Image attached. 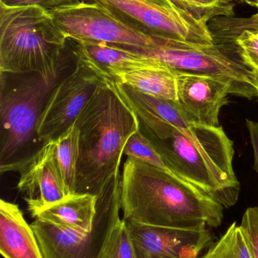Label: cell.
Segmentation results:
<instances>
[{"instance_id": "9c48e42d", "label": "cell", "mask_w": 258, "mask_h": 258, "mask_svg": "<svg viewBox=\"0 0 258 258\" xmlns=\"http://www.w3.org/2000/svg\"><path fill=\"white\" fill-rule=\"evenodd\" d=\"M48 12L73 42H106L142 51L156 46L159 38L132 28L96 3L80 1Z\"/></svg>"}, {"instance_id": "8992f818", "label": "cell", "mask_w": 258, "mask_h": 258, "mask_svg": "<svg viewBox=\"0 0 258 258\" xmlns=\"http://www.w3.org/2000/svg\"><path fill=\"white\" fill-rule=\"evenodd\" d=\"M134 112L139 119L141 133L176 177L193 185L225 209L237 203L239 199L223 186L202 153L178 128L154 115Z\"/></svg>"}, {"instance_id": "d6986e66", "label": "cell", "mask_w": 258, "mask_h": 258, "mask_svg": "<svg viewBox=\"0 0 258 258\" xmlns=\"http://www.w3.org/2000/svg\"><path fill=\"white\" fill-rule=\"evenodd\" d=\"M247 3L258 9V3L254 1ZM208 26L215 45L233 50L235 40L243 32L250 31L258 34V12L249 18L233 16L215 18L208 23Z\"/></svg>"}, {"instance_id": "7c38bea8", "label": "cell", "mask_w": 258, "mask_h": 258, "mask_svg": "<svg viewBox=\"0 0 258 258\" xmlns=\"http://www.w3.org/2000/svg\"><path fill=\"white\" fill-rule=\"evenodd\" d=\"M55 141L44 144L18 171L17 188L31 215L69 195L55 154Z\"/></svg>"}, {"instance_id": "5b68a950", "label": "cell", "mask_w": 258, "mask_h": 258, "mask_svg": "<svg viewBox=\"0 0 258 258\" xmlns=\"http://www.w3.org/2000/svg\"><path fill=\"white\" fill-rule=\"evenodd\" d=\"M121 175L98 197L92 229L78 232L35 219L32 228L44 258H107L121 219Z\"/></svg>"}, {"instance_id": "2e32d148", "label": "cell", "mask_w": 258, "mask_h": 258, "mask_svg": "<svg viewBox=\"0 0 258 258\" xmlns=\"http://www.w3.org/2000/svg\"><path fill=\"white\" fill-rule=\"evenodd\" d=\"M97 201L98 197L92 194H71L32 217L68 230L88 232L95 221Z\"/></svg>"}, {"instance_id": "ffe728a7", "label": "cell", "mask_w": 258, "mask_h": 258, "mask_svg": "<svg viewBox=\"0 0 258 258\" xmlns=\"http://www.w3.org/2000/svg\"><path fill=\"white\" fill-rule=\"evenodd\" d=\"M200 258H253L240 225L233 223Z\"/></svg>"}, {"instance_id": "83f0119b", "label": "cell", "mask_w": 258, "mask_h": 258, "mask_svg": "<svg viewBox=\"0 0 258 258\" xmlns=\"http://www.w3.org/2000/svg\"><path fill=\"white\" fill-rule=\"evenodd\" d=\"M252 71V84L255 90L257 91L258 97V70H251Z\"/></svg>"}, {"instance_id": "30bf717a", "label": "cell", "mask_w": 258, "mask_h": 258, "mask_svg": "<svg viewBox=\"0 0 258 258\" xmlns=\"http://www.w3.org/2000/svg\"><path fill=\"white\" fill-rule=\"evenodd\" d=\"M74 54L75 70L53 89L39 119L37 134L42 145L57 139L73 126L100 84L111 80L87 59Z\"/></svg>"}, {"instance_id": "9a60e30c", "label": "cell", "mask_w": 258, "mask_h": 258, "mask_svg": "<svg viewBox=\"0 0 258 258\" xmlns=\"http://www.w3.org/2000/svg\"><path fill=\"white\" fill-rule=\"evenodd\" d=\"M0 253L4 258H44L19 206L4 200L0 201Z\"/></svg>"}, {"instance_id": "d4e9b609", "label": "cell", "mask_w": 258, "mask_h": 258, "mask_svg": "<svg viewBox=\"0 0 258 258\" xmlns=\"http://www.w3.org/2000/svg\"><path fill=\"white\" fill-rule=\"evenodd\" d=\"M80 0H0L7 6H39L47 11L79 3Z\"/></svg>"}, {"instance_id": "6da1fadb", "label": "cell", "mask_w": 258, "mask_h": 258, "mask_svg": "<svg viewBox=\"0 0 258 258\" xmlns=\"http://www.w3.org/2000/svg\"><path fill=\"white\" fill-rule=\"evenodd\" d=\"M123 219L143 225L198 230L218 227L224 206L193 185L127 158L120 181Z\"/></svg>"}, {"instance_id": "e0dca14e", "label": "cell", "mask_w": 258, "mask_h": 258, "mask_svg": "<svg viewBox=\"0 0 258 258\" xmlns=\"http://www.w3.org/2000/svg\"><path fill=\"white\" fill-rule=\"evenodd\" d=\"M114 80L142 93L177 101V73L167 67L120 73Z\"/></svg>"}, {"instance_id": "277c9868", "label": "cell", "mask_w": 258, "mask_h": 258, "mask_svg": "<svg viewBox=\"0 0 258 258\" xmlns=\"http://www.w3.org/2000/svg\"><path fill=\"white\" fill-rule=\"evenodd\" d=\"M59 79L39 74L0 73V171H18L42 144L41 115Z\"/></svg>"}, {"instance_id": "7402d4cb", "label": "cell", "mask_w": 258, "mask_h": 258, "mask_svg": "<svg viewBox=\"0 0 258 258\" xmlns=\"http://www.w3.org/2000/svg\"><path fill=\"white\" fill-rule=\"evenodd\" d=\"M233 47L245 66L251 70H258V36L245 31L235 40Z\"/></svg>"}, {"instance_id": "ac0fdd59", "label": "cell", "mask_w": 258, "mask_h": 258, "mask_svg": "<svg viewBox=\"0 0 258 258\" xmlns=\"http://www.w3.org/2000/svg\"><path fill=\"white\" fill-rule=\"evenodd\" d=\"M55 154L68 194H75L77 165L80 158L79 131L75 125L55 140Z\"/></svg>"}, {"instance_id": "cb8c5ba5", "label": "cell", "mask_w": 258, "mask_h": 258, "mask_svg": "<svg viewBox=\"0 0 258 258\" xmlns=\"http://www.w3.org/2000/svg\"><path fill=\"white\" fill-rule=\"evenodd\" d=\"M253 258H258V206L246 209L240 224Z\"/></svg>"}, {"instance_id": "603a6c76", "label": "cell", "mask_w": 258, "mask_h": 258, "mask_svg": "<svg viewBox=\"0 0 258 258\" xmlns=\"http://www.w3.org/2000/svg\"><path fill=\"white\" fill-rule=\"evenodd\" d=\"M107 258H136L127 223L123 218L114 236Z\"/></svg>"}, {"instance_id": "f546056e", "label": "cell", "mask_w": 258, "mask_h": 258, "mask_svg": "<svg viewBox=\"0 0 258 258\" xmlns=\"http://www.w3.org/2000/svg\"><path fill=\"white\" fill-rule=\"evenodd\" d=\"M257 36H258V34H257Z\"/></svg>"}, {"instance_id": "4316f807", "label": "cell", "mask_w": 258, "mask_h": 258, "mask_svg": "<svg viewBox=\"0 0 258 258\" xmlns=\"http://www.w3.org/2000/svg\"><path fill=\"white\" fill-rule=\"evenodd\" d=\"M145 1L149 2V3H154V4L159 5V6H174V3H173L171 0H145Z\"/></svg>"}, {"instance_id": "7a4b0ae2", "label": "cell", "mask_w": 258, "mask_h": 258, "mask_svg": "<svg viewBox=\"0 0 258 258\" xmlns=\"http://www.w3.org/2000/svg\"><path fill=\"white\" fill-rule=\"evenodd\" d=\"M80 158L75 194L101 195L120 174L124 150L138 132L137 115L115 80H106L76 120Z\"/></svg>"}, {"instance_id": "ba28073f", "label": "cell", "mask_w": 258, "mask_h": 258, "mask_svg": "<svg viewBox=\"0 0 258 258\" xmlns=\"http://www.w3.org/2000/svg\"><path fill=\"white\" fill-rule=\"evenodd\" d=\"M96 3L132 28L154 37L197 46L215 45L207 23L177 6H163L145 0H80Z\"/></svg>"}, {"instance_id": "8fae6325", "label": "cell", "mask_w": 258, "mask_h": 258, "mask_svg": "<svg viewBox=\"0 0 258 258\" xmlns=\"http://www.w3.org/2000/svg\"><path fill=\"white\" fill-rule=\"evenodd\" d=\"M126 223L136 258H198L213 242L207 227L186 230Z\"/></svg>"}, {"instance_id": "f1b7e54d", "label": "cell", "mask_w": 258, "mask_h": 258, "mask_svg": "<svg viewBox=\"0 0 258 258\" xmlns=\"http://www.w3.org/2000/svg\"><path fill=\"white\" fill-rule=\"evenodd\" d=\"M254 2H256V3H258V0H254Z\"/></svg>"}, {"instance_id": "484cf974", "label": "cell", "mask_w": 258, "mask_h": 258, "mask_svg": "<svg viewBox=\"0 0 258 258\" xmlns=\"http://www.w3.org/2000/svg\"><path fill=\"white\" fill-rule=\"evenodd\" d=\"M246 126L249 132L250 138L254 150V168L258 174V122L246 119Z\"/></svg>"}, {"instance_id": "3957f363", "label": "cell", "mask_w": 258, "mask_h": 258, "mask_svg": "<svg viewBox=\"0 0 258 258\" xmlns=\"http://www.w3.org/2000/svg\"><path fill=\"white\" fill-rule=\"evenodd\" d=\"M68 40L48 11L0 3V73L59 79Z\"/></svg>"}, {"instance_id": "52a82bcc", "label": "cell", "mask_w": 258, "mask_h": 258, "mask_svg": "<svg viewBox=\"0 0 258 258\" xmlns=\"http://www.w3.org/2000/svg\"><path fill=\"white\" fill-rule=\"evenodd\" d=\"M133 108L158 116L178 128L202 153L223 186L239 199L240 183L233 170V142L222 127L198 125L189 120L177 101L136 91L132 95Z\"/></svg>"}, {"instance_id": "4fadbf2b", "label": "cell", "mask_w": 258, "mask_h": 258, "mask_svg": "<svg viewBox=\"0 0 258 258\" xmlns=\"http://www.w3.org/2000/svg\"><path fill=\"white\" fill-rule=\"evenodd\" d=\"M177 73V101L186 117L198 125L218 127L221 108L234 95L231 85L216 77Z\"/></svg>"}, {"instance_id": "5bb4252c", "label": "cell", "mask_w": 258, "mask_h": 258, "mask_svg": "<svg viewBox=\"0 0 258 258\" xmlns=\"http://www.w3.org/2000/svg\"><path fill=\"white\" fill-rule=\"evenodd\" d=\"M74 53L87 59L103 74L114 80L120 73L165 67L137 51L106 42H74Z\"/></svg>"}, {"instance_id": "44dd1931", "label": "cell", "mask_w": 258, "mask_h": 258, "mask_svg": "<svg viewBox=\"0 0 258 258\" xmlns=\"http://www.w3.org/2000/svg\"><path fill=\"white\" fill-rule=\"evenodd\" d=\"M177 7L205 23L219 17L234 15V0H171Z\"/></svg>"}]
</instances>
